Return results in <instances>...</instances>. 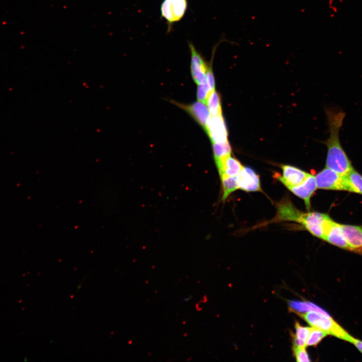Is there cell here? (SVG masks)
<instances>
[{
    "label": "cell",
    "instance_id": "obj_17",
    "mask_svg": "<svg viewBox=\"0 0 362 362\" xmlns=\"http://www.w3.org/2000/svg\"><path fill=\"white\" fill-rule=\"evenodd\" d=\"M295 326L296 333L293 335V346L306 347L311 327L302 326L298 322H296Z\"/></svg>",
    "mask_w": 362,
    "mask_h": 362
},
{
    "label": "cell",
    "instance_id": "obj_22",
    "mask_svg": "<svg viewBox=\"0 0 362 362\" xmlns=\"http://www.w3.org/2000/svg\"><path fill=\"white\" fill-rule=\"evenodd\" d=\"M211 92L206 82L198 85L197 92L198 101L206 104L208 97Z\"/></svg>",
    "mask_w": 362,
    "mask_h": 362
},
{
    "label": "cell",
    "instance_id": "obj_6",
    "mask_svg": "<svg viewBox=\"0 0 362 362\" xmlns=\"http://www.w3.org/2000/svg\"><path fill=\"white\" fill-rule=\"evenodd\" d=\"M188 45L191 54V71L192 76L194 81L198 85L203 84L206 82L209 63L206 62L192 43L189 42Z\"/></svg>",
    "mask_w": 362,
    "mask_h": 362
},
{
    "label": "cell",
    "instance_id": "obj_19",
    "mask_svg": "<svg viewBox=\"0 0 362 362\" xmlns=\"http://www.w3.org/2000/svg\"><path fill=\"white\" fill-rule=\"evenodd\" d=\"M212 145L215 161L231 154V147L228 141L223 143H213Z\"/></svg>",
    "mask_w": 362,
    "mask_h": 362
},
{
    "label": "cell",
    "instance_id": "obj_4",
    "mask_svg": "<svg viewBox=\"0 0 362 362\" xmlns=\"http://www.w3.org/2000/svg\"><path fill=\"white\" fill-rule=\"evenodd\" d=\"M315 177L318 189L355 193L354 188L346 176L341 175L327 167L324 168Z\"/></svg>",
    "mask_w": 362,
    "mask_h": 362
},
{
    "label": "cell",
    "instance_id": "obj_5",
    "mask_svg": "<svg viewBox=\"0 0 362 362\" xmlns=\"http://www.w3.org/2000/svg\"><path fill=\"white\" fill-rule=\"evenodd\" d=\"M187 0H164L161 4L160 10L162 17L168 23V31L171 29L172 24L180 20L184 16L187 9Z\"/></svg>",
    "mask_w": 362,
    "mask_h": 362
},
{
    "label": "cell",
    "instance_id": "obj_14",
    "mask_svg": "<svg viewBox=\"0 0 362 362\" xmlns=\"http://www.w3.org/2000/svg\"><path fill=\"white\" fill-rule=\"evenodd\" d=\"M219 174L237 176L244 167L236 158L229 155L215 161Z\"/></svg>",
    "mask_w": 362,
    "mask_h": 362
},
{
    "label": "cell",
    "instance_id": "obj_24",
    "mask_svg": "<svg viewBox=\"0 0 362 362\" xmlns=\"http://www.w3.org/2000/svg\"><path fill=\"white\" fill-rule=\"evenodd\" d=\"M352 343L362 353V341L353 338Z\"/></svg>",
    "mask_w": 362,
    "mask_h": 362
},
{
    "label": "cell",
    "instance_id": "obj_1",
    "mask_svg": "<svg viewBox=\"0 0 362 362\" xmlns=\"http://www.w3.org/2000/svg\"><path fill=\"white\" fill-rule=\"evenodd\" d=\"M329 130V136L325 143L327 147L326 167L344 176H347L353 168L344 152L339 140V131L345 113L333 109L326 110Z\"/></svg>",
    "mask_w": 362,
    "mask_h": 362
},
{
    "label": "cell",
    "instance_id": "obj_18",
    "mask_svg": "<svg viewBox=\"0 0 362 362\" xmlns=\"http://www.w3.org/2000/svg\"><path fill=\"white\" fill-rule=\"evenodd\" d=\"M206 104L211 116L222 114L221 97L215 89L210 93Z\"/></svg>",
    "mask_w": 362,
    "mask_h": 362
},
{
    "label": "cell",
    "instance_id": "obj_12",
    "mask_svg": "<svg viewBox=\"0 0 362 362\" xmlns=\"http://www.w3.org/2000/svg\"><path fill=\"white\" fill-rule=\"evenodd\" d=\"M317 188L315 177L310 174L300 185L288 189L294 194L304 200L306 208L309 210L310 208V198Z\"/></svg>",
    "mask_w": 362,
    "mask_h": 362
},
{
    "label": "cell",
    "instance_id": "obj_20",
    "mask_svg": "<svg viewBox=\"0 0 362 362\" xmlns=\"http://www.w3.org/2000/svg\"><path fill=\"white\" fill-rule=\"evenodd\" d=\"M328 335L325 331L316 327H312L306 342V347L315 346Z\"/></svg>",
    "mask_w": 362,
    "mask_h": 362
},
{
    "label": "cell",
    "instance_id": "obj_13",
    "mask_svg": "<svg viewBox=\"0 0 362 362\" xmlns=\"http://www.w3.org/2000/svg\"><path fill=\"white\" fill-rule=\"evenodd\" d=\"M346 240L354 252L362 254V227L341 224Z\"/></svg>",
    "mask_w": 362,
    "mask_h": 362
},
{
    "label": "cell",
    "instance_id": "obj_23",
    "mask_svg": "<svg viewBox=\"0 0 362 362\" xmlns=\"http://www.w3.org/2000/svg\"><path fill=\"white\" fill-rule=\"evenodd\" d=\"M305 348V347L293 346L294 355L297 361L303 362L310 361Z\"/></svg>",
    "mask_w": 362,
    "mask_h": 362
},
{
    "label": "cell",
    "instance_id": "obj_8",
    "mask_svg": "<svg viewBox=\"0 0 362 362\" xmlns=\"http://www.w3.org/2000/svg\"><path fill=\"white\" fill-rule=\"evenodd\" d=\"M172 102L188 112L202 126L206 132L207 123L211 117L210 113L206 104L199 101L190 105H185L174 101Z\"/></svg>",
    "mask_w": 362,
    "mask_h": 362
},
{
    "label": "cell",
    "instance_id": "obj_2",
    "mask_svg": "<svg viewBox=\"0 0 362 362\" xmlns=\"http://www.w3.org/2000/svg\"><path fill=\"white\" fill-rule=\"evenodd\" d=\"M287 220L301 224L312 235L323 240L332 221L326 214L318 212L303 213L294 207L289 211Z\"/></svg>",
    "mask_w": 362,
    "mask_h": 362
},
{
    "label": "cell",
    "instance_id": "obj_3",
    "mask_svg": "<svg viewBox=\"0 0 362 362\" xmlns=\"http://www.w3.org/2000/svg\"><path fill=\"white\" fill-rule=\"evenodd\" d=\"M298 314L312 327L318 328L325 331L328 334L352 343L353 337L335 321L330 315L316 312Z\"/></svg>",
    "mask_w": 362,
    "mask_h": 362
},
{
    "label": "cell",
    "instance_id": "obj_21",
    "mask_svg": "<svg viewBox=\"0 0 362 362\" xmlns=\"http://www.w3.org/2000/svg\"><path fill=\"white\" fill-rule=\"evenodd\" d=\"M355 190V193L362 194V176L354 169L346 176Z\"/></svg>",
    "mask_w": 362,
    "mask_h": 362
},
{
    "label": "cell",
    "instance_id": "obj_15",
    "mask_svg": "<svg viewBox=\"0 0 362 362\" xmlns=\"http://www.w3.org/2000/svg\"><path fill=\"white\" fill-rule=\"evenodd\" d=\"M289 306L291 311L296 312L297 314L316 312L326 315H329L325 310L310 302L290 301L289 302Z\"/></svg>",
    "mask_w": 362,
    "mask_h": 362
},
{
    "label": "cell",
    "instance_id": "obj_16",
    "mask_svg": "<svg viewBox=\"0 0 362 362\" xmlns=\"http://www.w3.org/2000/svg\"><path fill=\"white\" fill-rule=\"evenodd\" d=\"M223 195L222 200L225 202L231 193L239 189L237 176H228L225 174H220Z\"/></svg>",
    "mask_w": 362,
    "mask_h": 362
},
{
    "label": "cell",
    "instance_id": "obj_11",
    "mask_svg": "<svg viewBox=\"0 0 362 362\" xmlns=\"http://www.w3.org/2000/svg\"><path fill=\"white\" fill-rule=\"evenodd\" d=\"M324 240L340 248L352 251L354 249L348 243L342 231L341 224L332 220L327 230Z\"/></svg>",
    "mask_w": 362,
    "mask_h": 362
},
{
    "label": "cell",
    "instance_id": "obj_7",
    "mask_svg": "<svg viewBox=\"0 0 362 362\" xmlns=\"http://www.w3.org/2000/svg\"><path fill=\"white\" fill-rule=\"evenodd\" d=\"M206 132L212 143H223L228 141V132L222 114L210 117Z\"/></svg>",
    "mask_w": 362,
    "mask_h": 362
},
{
    "label": "cell",
    "instance_id": "obj_9",
    "mask_svg": "<svg viewBox=\"0 0 362 362\" xmlns=\"http://www.w3.org/2000/svg\"><path fill=\"white\" fill-rule=\"evenodd\" d=\"M283 175L278 179L287 188L296 187L303 183L310 174L294 166L283 165L281 166Z\"/></svg>",
    "mask_w": 362,
    "mask_h": 362
},
{
    "label": "cell",
    "instance_id": "obj_10",
    "mask_svg": "<svg viewBox=\"0 0 362 362\" xmlns=\"http://www.w3.org/2000/svg\"><path fill=\"white\" fill-rule=\"evenodd\" d=\"M239 189L246 192H261L258 175L250 168L243 167L237 175Z\"/></svg>",
    "mask_w": 362,
    "mask_h": 362
}]
</instances>
